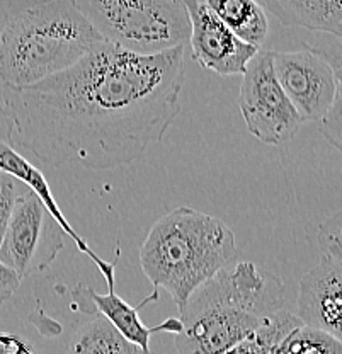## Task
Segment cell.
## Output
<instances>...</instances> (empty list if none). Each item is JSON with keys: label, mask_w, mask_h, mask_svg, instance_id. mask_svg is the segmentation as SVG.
Masks as SVG:
<instances>
[{"label": "cell", "mask_w": 342, "mask_h": 354, "mask_svg": "<svg viewBox=\"0 0 342 354\" xmlns=\"http://www.w3.org/2000/svg\"><path fill=\"white\" fill-rule=\"evenodd\" d=\"M184 46L138 55L101 41L75 65L24 87L2 88L12 140L51 167L130 165L181 113Z\"/></svg>", "instance_id": "6da1fadb"}, {"label": "cell", "mask_w": 342, "mask_h": 354, "mask_svg": "<svg viewBox=\"0 0 342 354\" xmlns=\"http://www.w3.org/2000/svg\"><path fill=\"white\" fill-rule=\"evenodd\" d=\"M286 307L285 283L251 261L228 264L179 307V354H222Z\"/></svg>", "instance_id": "7a4b0ae2"}, {"label": "cell", "mask_w": 342, "mask_h": 354, "mask_svg": "<svg viewBox=\"0 0 342 354\" xmlns=\"http://www.w3.org/2000/svg\"><path fill=\"white\" fill-rule=\"evenodd\" d=\"M235 256L234 230L225 221L189 206H178L160 216L138 250L140 268L153 291H167L178 308Z\"/></svg>", "instance_id": "3957f363"}, {"label": "cell", "mask_w": 342, "mask_h": 354, "mask_svg": "<svg viewBox=\"0 0 342 354\" xmlns=\"http://www.w3.org/2000/svg\"><path fill=\"white\" fill-rule=\"evenodd\" d=\"M104 41L67 0H46L10 17L0 31V82L24 87L75 65Z\"/></svg>", "instance_id": "277c9868"}, {"label": "cell", "mask_w": 342, "mask_h": 354, "mask_svg": "<svg viewBox=\"0 0 342 354\" xmlns=\"http://www.w3.org/2000/svg\"><path fill=\"white\" fill-rule=\"evenodd\" d=\"M104 41L138 55L184 46L189 16L184 0H67Z\"/></svg>", "instance_id": "5b68a950"}, {"label": "cell", "mask_w": 342, "mask_h": 354, "mask_svg": "<svg viewBox=\"0 0 342 354\" xmlns=\"http://www.w3.org/2000/svg\"><path fill=\"white\" fill-rule=\"evenodd\" d=\"M64 247V228L38 194L26 187L7 221L0 242V261L26 279L50 268Z\"/></svg>", "instance_id": "8992f818"}, {"label": "cell", "mask_w": 342, "mask_h": 354, "mask_svg": "<svg viewBox=\"0 0 342 354\" xmlns=\"http://www.w3.org/2000/svg\"><path fill=\"white\" fill-rule=\"evenodd\" d=\"M242 75L238 106L247 130L267 145L292 142L305 121L279 86L273 50L259 48Z\"/></svg>", "instance_id": "52a82bcc"}, {"label": "cell", "mask_w": 342, "mask_h": 354, "mask_svg": "<svg viewBox=\"0 0 342 354\" xmlns=\"http://www.w3.org/2000/svg\"><path fill=\"white\" fill-rule=\"evenodd\" d=\"M273 66L279 86L305 123L319 121L342 94L339 55L332 62L325 51L310 46L273 51Z\"/></svg>", "instance_id": "ba28073f"}, {"label": "cell", "mask_w": 342, "mask_h": 354, "mask_svg": "<svg viewBox=\"0 0 342 354\" xmlns=\"http://www.w3.org/2000/svg\"><path fill=\"white\" fill-rule=\"evenodd\" d=\"M189 16L193 60L218 75H242L259 48L242 41L201 0H184Z\"/></svg>", "instance_id": "9c48e42d"}, {"label": "cell", "mask_w": 342, "mask_h": 354, "mask_svg": "<svg viewBox=\"0 0 342 354\" xmlns=\"http://www.w3.org/2000/svg\"><path fill=\"white\" fill-rule=\"evenodd\" d=\"M296 307L305 326L342 341V263L322 257L300 279Z\"/></svg>", "instance_id": "30bf717a"}, {"label": "cell", "mask_w": 342, "mask_h": 354, "mask_svg": "<svg viewBox=\"0 0 342 354\" xmlns=\"http://www.w3.org/2000/svg\"><path fill=\"white\" fill-rule=\"evenodd\" d=\"M73 301L82 310L84 313H101L102 317L109 320L117 330L121 332L124 339L133 342L142 349V354H153L150 349V335L157 332H169V334H178L181 330V322L179 319H169L157 327H146L140 320V308L149 304L150 300H157L159 293L153 291L143 304L138 307H131L128 301H124L120 295L116 293V285L108 286V293L101 295L95 293L89 286L79 285L72 291Z\"/></svg>", "instance_id": "8fae6325"}, {"label": "cell", "mask_w": 342, "mask_h": 354, "mask_svg": "<svg viewBox=\"0 0 342 354\" xmlns=\"http://www.w3.org/2000/svg\"><path fill=\"white\" fill-rule=\"evenodd\" d=\"M286 28H303L341 38L342 0H257Z\"/></svg>", "instance_id": "7c38bea8"}, {"label": "cell", "mask_w": 342, "mask_h": 354, "mask_svg": "<svg viewBox=\"0 0 342 354\" xmlns=\"http://www.w3.org/2000/svg\"><path fill=\"white\" fill-rule=\"evenodd\" d=\"M205 3L242 41L256 48L266 41L269 19L257 0H205Z\"/></svg>", "instance_id": "4fadbf2b"}, {"label": "cell", "mask_w": 342, "mask_h": 354, "mask_svg": "<svg viewBox=\"0 0 342 354\" xmlns=\"http://www.w3.org/2000/svg\"><path fill=\"white\" fill-rule=\"evenodd\" d=\"M68 354H142V349L124 339L106 317L97 313L95 319L73 332Z\"/></svg>", "instance_id": "5bb4252c"}, {"label": "cell", "mask_w": 342, "mask_h": 354, "mask_svg": "<svg viewBox=\"0 0 342 354\" xmlns=\"http://www.w3.org/2000/svg\"><path fill=\"white\" fill-rule=\"evenodd\" d=\"M301 324L303 322L295 313L281 308L274 315H271L259 329L252 332L249 337L222 354H274L279 342Z\"/></svg>", "instance_id": "9a60e30c"}, {"label": "cell", "mask_w": 342, "mask_h": 354, "mask_svg": "<svg viewBox=\"0 0 342 354\" xmlns=\"http://www.w3.org/2000/svg\"><path fill=\"white\" fill-rule=\"evenodd\" d=\"M274 354H342V342L327 332L301 324L279 342Z\"/></svg>", "instance_id": "2e32d148"}, {"label": "cell", "mask_w": 342, "mask_h": 354, "mask_svg": "<svg viewBox=\"0 0 342 354\" xmlns=\"http://www.w3.org/2000/svg\"><path fill=\"white\" fill-rule=\"evenodd\" d=\"M319 249L323 257L342 263V212L336 209L319 227Z\"/></svg>", "instance_id": "e0dca14e"}, {"label": "cell", "mask_w": 342, "mask_h": 354, "mask_svg": "<svg viewBox=\"0 0 342 354\" xmlns=\"http://www.w3.org/2000/svg\"><path fill=\"white\" fill-rule=\"evenodd\" d=\"M320 133L323 138L336 147L337 150L342 149V94L336 95L330 108L325 111L322 118H320Z\"/></svg>", "instance_id": "ac0fdd59"}, {"label": "cell", "mask_w": 342, "mask_h": 354, "mask_svg": "<svg viewBox=\"0 0 342 354\" xmlns=\"http://www.w3.org/2000/svg\"><path fill=\"white\" fill-rule=\"evenodd\" d=\"M21 184L12 176L0 171V242H2L3 232H6L7 221L12 213L16 199L21 194Z\"/></svg>", "instance_id": "d6986e66"}, {"label": "cell", "mask_w": 342, "mask_h": 354, "mask_svg": "<svg viewBox=\"0 0 342 354\" xmlns=\"http://www.w3.org/2000/svg\"><path fill=\"white\" fill-rule=\"evenodd\" d=\"M21 281L23 279L17 276V272L0 261V305L6 304L7 300H10L14 297Z\"/></svg>", "instance_id": "ffe728a7"}, {"label": "cell", "mask_w": 342, "mask_h": 354, "mask_svg": "<svg viewBox=\"0 0 342 354\" xmlns=\"http://www.w3.org/2000/svg\"><path fill=\"white\" fill-rule=\"evenodd\" d=\"M0 354H32L24 339L17 335L0 334Z\"/></svg>", "instance_id": "44dd1931"}]
</instances>
